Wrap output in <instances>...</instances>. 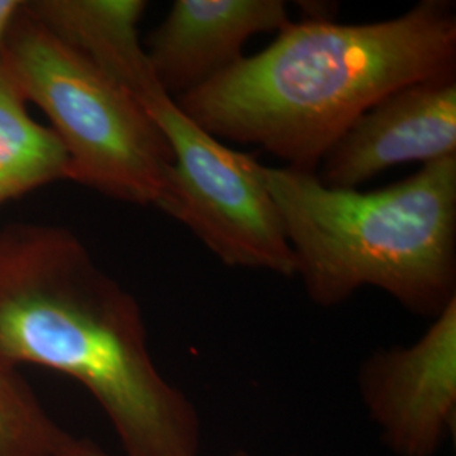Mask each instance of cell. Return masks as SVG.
I'll return each instance as SVG.
<instances>
[{
  "mask_svg": "<svg viewBox=\"0 0 456 456\" xmlns=\"http://www.w3.org/2000/svg\"><path fill=\"white\" fill-rule=\"evenodd\" d=\"M0 362L80 382L126 456H200L198 411L156 367L139 303L68 228L0 230Z\"/></svg>",
  "mask_w": 456,
  "mask_h": 456,
  "instance_id": "cell-1",
  "label": "cell"
},
{
  "mask_svg": "<svg viewBox=\"0 0 456 456\" xmlns=\"http://www.w3.org/2000/svg\"><path fill=\"white\" fill-rule=\"evenodd\" d=\"M456 71L455 4L423 0L403 16L289 22L259 54L178 98L213 137L256 144L316 173L326 151L392 92Z\"/></svg>",
  "mask_w": 456,
  "mask_h": 456,
  "instance_id": "cell-2",
  "label": "cell"
},
{
  "mask_svg": "<svg viewBox=\"0 0 456 456\" xmlns=\"http://www.w3.org/2000/svg\"><path fill=\"white\" fill-rule=\"evenodd\" d=\"M257 173L314 305L372 286L436 318L456 299V156L375 191L330 188L296 167L257 163Z\"/></svg>",
  "mask_w": 456,
  "mask_h": 456,
  "instance_id": "cell-3",
  "label": "cell"
},
{
  "mask_svg": "<svg viewBox=\"0 0 456 456\" xmlns=\"http://www.w3.org/2000/svg\"><path fill=\"white\" fill-rule=\"evenodd\" d=\"M0 58L65 147L68 180L109 198L166 210L173 156L129 92L51 33L26 2Z\"/></svg>",
  "mask_w": 456,
  "mask_h": 456,
  "instance_id": "cell-4",
  "label": "cell"
},
{
  "mask_svg": "<svg viewBox=\"0 0 456 456\" xmlns=\"http://www.w3.org/2000/svg\"><path fill=\"white\" fill-rule=\"evenodd\" d=\"M161 132L173 156L164 213L176 218L228 267L296 276L293 250L257 161L198 126L164 92L149 58L118 80Z\"/></svg>",
  "mask_w": 456,
  "mask_h": 456,
  "instance_id": "cell-5",
  "label": "cell"
},
{
  "mask_svg": "<svg viewBox=\"0 0 456 456\" xmlns=\"http://www.w3.org/2000/svg\"><path fill=\"white\" fill-rule=\"evenodd\" d=\"M359 386L394 455H438L456 429V299L418 342L365 360Z\"/></svg>",
  "mask_w": 456,
  "mask_h": 456,
  "instance_id": "cell-6",
  "label": "cell"
},
{
  "mask_svg": "<svg viewBox=\"0 0 456 456\" xmlns=\"http://www.w3.org/2000/svg\"><path fill=\"white\" fill-rule=\"evenodd\" d=\"M456 156V71L411 83L377 102L343 132L318 164L330 188L359 190L404 163Z\"/></svg>",
  "mask_w": 456,
  "mask_h": 456,
  "instance_id": "cell-7",
  "label": "cell"
},
{
  "mask_svg": "<svg viewBox=\"0 0 456 456\" xmlns=\"http://www.w3.org/2000/svg\"><path fill=\"white\" fill-rule=\"evenodd\" d=\"M289 22L282 0H176L144 49L164 92L178 100L237 65L248 39Z\"/></svg>",
  "mask_w": 456,
  "mask_h": 456,
  "instance_id": "cell-8",
  "label": "cell"
},
{
  "mask_svg": "<svg viewBox=\"0 0 456 456\" xmlns=\"http://www.w3.org/2000/svg\"><path fill=\"white\" fill-rule=\"evenodd\" d=\"M9 68L0 58V205L68 180V154L51 127L28 112Z\"/></svg>",
  "mask_w": 456,
  "mask_h": 456,
  "instance_id": "cell-9",
  "label": "cell"
},
{
  "mask_svg": "<svg viewBox=\"0 0 456 456\" xmlns=\"http://www.w3.org/2000/svg\"><path fill=\"white\" fill-rule=\"evenodd\" d=\"M0 456H107L53 421L16 367L0 362Z\"/></svg>",
  "mask_w": 456,
  "mask_h": 456,
  "instance_id": "cell-10",
  "label": "cell"
},
{
  "mask_svg": "<svg viewBox=\"0 0 456 456\" xmlns=\"http://www.w3.org/2000/svg\"><path fill=\"white\" fill-rule=\"evenodd\" d=\"M24 0H0V49L5 41L12 22L22 7Z\"/></svg>",
  "mask_w": 456,
  "mask_h": 456,
  "instance_id": "cell-11",
  "label": "cell"
},
{
  "mask_svg": "<svg viewBox=\"0 0 456 456\" xmlns=\"http://www.w3.org/2000/svg\"><path fill=\"white\" fill-rule=\"evenodd\" d=\"M230 456H252L250 453H247V452H235V453H232Z\"/></svg>",
  "mask_w": 456,
  "mask_h": 456,
  "instance_id": "cell-12",
  "label": "cell"
}]
</instances>
